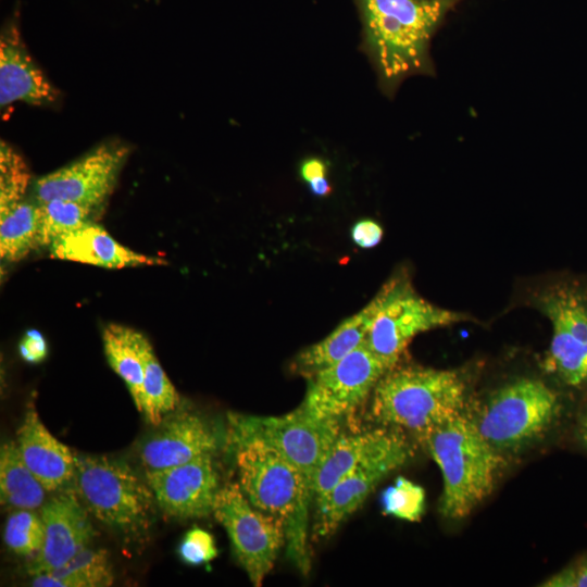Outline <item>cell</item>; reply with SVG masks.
Masks as SVG:
<instances>
[{
  "label": "cell",
  "instance_id": "cell-4",
  "mask_svg": "<svg viewBox=\"0 0 587 587\" xmlns=\"http://www.w3.org/2000/svg\"><path fill=\"white\" fill-rule=\"evenodd\" d=\"M465 400L466 383L459 372L396 365L375 386L370 416L380 426L407 429L420 438L439 423L462 413Z\"/></svg>",
  "mask_w": 587,
  "mask_h": 587
},
{
  "label": "cell",
  "instance_id": "cell-9",
  "mask_svg": "<svg viewBox=\"0 0 587 587\" xmlns=\"http://www.w3.org/2000/svg\"><path fill=\"white\" fill-rule=\"evenodd\" d=\"M212 514L226 530L234 555L251 584L260 587L286 546L284 525L255 508L238 483L218 489Z\"/></svg>",
  "mask_w": 587,
  "mask_h": 587
},
{
  "label": "cell",
  "instance_id": "cell-35",
  "mask_svg": "<svg viewBox=\"0 0 587 587\" xmlns=\"http://www.w3.org/2000/svg\"><path fill=\"white\" fill-rule=\"evenodd\" d=\"M326 163L315 158L305 160L300 167L301 177L307 183L314 178L326 176Z\"/></svg>",
  "mask_w": 587,
  "mask_h": 587
},
{
  "label": "cell",
  "instance_id": "cell-20",
  "mask_svg": "<svg viewBox=\"0 0 587 587\" xmlns=\"http://www.w3.org/2000/svg\"><path fill=\"white\" fill-rule=\"evenodd\" d=\"M49 250L55 259L105 268L166 264L160 258L141 254L123 246L92 221L55 239Z\"/></svg>",
  "mask_w": 587,
  "mask_h": 587
},
{
  "label": "cell",
  "instance_id": "cell-28",
  "mask_svg": "<svg viewBox=\"0 0 587 587\" xmlns=\"http://www.w3.org/2000/svg\"><path fill=\"white\" fill-rule=\"evenodd\" d=\"M35 510L17 509L7 519L3 539L13 553L21 557H35L45 540V525Z\"/></svg>",
  "mask_w": 587,
  "mask_h": 587
},
{
  "label": "cell",
  "instance_id": "cell-37",
  "mask_svg": "<svg viewBox=\"0 0 587 587\" xmlns=\"http://www.w3.org/2000/svg\"><path fill=\"white\" fill-rule=\"evenodd\" d=\"M580 435H582L583 441L587 446V413L585 414L583 423H582Z\"/></svg>",
  "mask_w": 587,
  "mask_h": 587
},
{
  "label": "cell",
  "instance_id": "cell-23",
  "mask_svg": "<svg viewBox=\"0 0 587 587\" xmlns=\"http://www.w3.org/2000/svg\"><path fill=\"white\" fill-rule=\"evenodd\" d=\"M107 360L125 382L139 412L143 410V363L137 346V330L111 323L102 332Z\"/></svg>",
  "mask_w": 587,
  "mask_h": 587
},
{
  "label": "cell",
  "instance_id": "cell-29",
  "mask_svg": "<svg viewBox=\"0 0 587 587\" xmlns=\"http://www.w3.org/2000/svg\"><path fill=\"white\" fill-rule=\"evenodd\" d=\"M30 173L23 158L7 142L0 145V214L25 199Z\"/></svg>",
  "mask_w": 587,
  "mask_h": 587
},
{
  "label": "cell",
  "instance_id": "cell-17",
  "mask_svg": "<svg viewBox=\"0 0 587 587\" xmlns=\"http://www.w3.org/2000/svg\"><path fill=\"white\" fill-rule=\"evenodd\" d=\"M16 442L26 465L48 492L73 483L75 452L46 428L33 403L16 432Z\"/></svg>",
  "mask_w": 587,
  "mask_h": 587
},
{
  "label": "cell",
  "instance_id": "cell-31",
  "mask_svg": "<svg viewBox=\"0 0 587 587\" xmlns=\"http://www.w3.org/2000/svg\"><path fill=\"white\" fill-rule=\"evenodd\" d=\"M178 553L186 564L202 565L217 557V548L209 532L195 526L184 536Z\"/></svg>",
  "mask_w": 587,
  "mask_h": 587
},
{
  "label": "cell",
  "instance_id": "cell-36",
  "mask_svg": "<svg viewBox=\"0 0 587 587\" xmlns=\"http://www.w3.org/2000/svg\"><path fill=\"white\" fill-rule=\"evenodd\" d=\"M308 184L311 191L319 197L328 196L332 191V186L326 176L314 178Z\"/></svg>",
  "mask_w": 587,
  "mask_h": 587
},
{
  "label": "cell",
  "instance_id": "cell-18",
  "mask_svg": "<svg viewBox=\"0 0 587 587\" xmlns=\"http://www.w3.org/2000/svg\"><path fill=\"white\" fill-rule=\"evenodd\" d=\"M60 91L34 62L16 28L2 33L0 39L1 108L22 101L33 105H50Z\"/></svg>",
  "mask_w": 587,
  "mask_h": 587
},
{
  "label": "cell",
  "instance_id": "cell-33",
  "mask_svg": "<svg viewBox=\"0 0 587 587\" xmlns=\"http://www.w3.org/2000/svg\"><path fill=\"white\" fill-rule=\"evenodd\" d=\"M351 238L359 247L371 249L380 242L383 228L373 220H361L352 226Z\"/></svg>",
  "mask_w": 587,
  "mask_h": 587
},
{
  "label": "cell",
  "instance_id": "cell-25",
  "mask_svg": "<svg viewBox=\"0 0 587 587\" xmlns=\"http://www.w3.org/2000/svg\"><path fill=\"white\" fill-rule=\"evenodd\" d=\"M137 346L143 363V410L146 420L158 426L177 410L179 395L166 376L148 338L137 332Z\"/></svg>",
  "mask_w": 587,
  "mask_h": 587
},
{
  "label": "cell",
  "instance_id": "cell-19",
  "mask_svg": "<svg viewBox=\"0 0 587 587\" xmlns=\"http://www.w3.org/2000/svg\"><path fill=\"white\" fill-rule=\"evenodd\" d=\"M390 287L389 278L360 311L344 320L325 338L301 350L292 362L294 371L309 377L337 363L363 345L389 295Z\"/></svg>",
  "mask_w": 587,
  "mask_h": 587
},
{
  "label": "cell",
  "instance_id": "cell-14",
  "mask_svg": "<svg viewBox=\"0 0 587 587\" xmlns=\"http://www.w3.org/2000/svg\"><path fill=\"white\" fill-rule=\"evenodd\" d=\"M158 508L175 519H199L212 513L220 486L213 454L173 467L145 471Z\"/></svg>",
  "mask_w": 587,
  "mask_h": 587
},
{
  "label": "cell",
  "instance_id": "cell-30",
  "mask_svg": "<svg viewBox=\"0 0 587 587\" xmlns=\"http://www.w3.org/2000/svg\"><path fill=\"white\" fill-rule=\"evenodd\" d=\"M425 490L410 479L399 476L380 497L383 512L409 521H419L425 511Z\"/></svg>",
  "mask_w": 587,
  "mask_h": 587
},
{
  "label": "cell",
  "instance_id": "cell-11",
  "mask_svg": "<svg viewBox=\"0 0 587 587\" xmlns=\"http://www.w3.org/2000/svg\"><path fill=\"white\" fill-rule=\"evenodd\" d=\"M388 370L364 342L337 363L307 377L308 388L300 405L320 417L344 421L371 399Z\"/></svg>",
  "mask_w": 587,
  "mask_h": 587
},
{
  "label": "cell",
  "instance_id": "cell-34",
  "mask_svg": "<svg viewBox=\"0 0 587 587\" xmlns=\"http://www.w3.org/2000/svg\"><path fill=\"white\" fill-rule=\"evenodd\" d=\"M20 352L22 358L27 362H40L47 355V344L45 338L35 329L27 330L20 344Z\"/></svg>",
  "mask_w": 587,
  "mask_h": 587
},
{
  "label": "cell",
  "instance_id": "cell-7",
  "mask_svg": "<svg viewBox=\"0 0 587 587\" xmlns=\"http://www.w3.org/2000/svg\"><path fill=\"white\" fill-rule=\"evenodd\" d=\"M341 423L314 415L299 405L277 416L228 413L226 433L262 440L277 450L299 471L313 495L316 473L341 434Z\"/></svg>",
  "mask_w": 587,
  "mask_h": 587
},
{
  "label": "cell",
  "instance_id": "cell-15",
  "mask_svg": "<svg viewBox=\"0 0 587 587\" xmlns=\"http://www.w3.org/2000/svg\"><path fill=\"white\" fill-rule=\"evenodd\" d=\"M45 525L41 549L28 565L32 576L60 567L89 546L95 536L89 512L74 488H64L39 509Z\"/></svg>",
  "mask_w": 587,
  "mask_h": 587
},
{
  "label": "cell",
  "instance_id": "cell-5",
  "mask_svg": "<svg viewBox=\"0 0 587 587\" xmlns=\"http://www.w3.org/2000/svg\"><path fill=\"white\" fill-rule=\"evenodd\" d=\"M74 489L88 512L126 542L141 541L155 515V498L128 463L75 452Z\"/></svg>",
  "mask_w": 587,
  "mask_h": 587
},
{
  "label": "cell",
  "instance_id": "cell-24",
  "mask_svg": "<svg viewBox=\"0 0 587 587\" xmlns=\"http://www.w3.org/2000/svg\"><path fill=\"white\" fill-rule=\"evenodd\" d=\"M114 580L109 553L86 547L66 563L33 576L36 587H108Z\"/></svg>",
  "mask_w": 587,
  "mask_h": 587
},
{
  "label": "cell",
  "instance_id": "cell-21",
  "mask_svg": "<svg viewBox=\"0 0 587 587\" xmlns=\"http://www.w3.org/2000/svg\"><path fill=\"white\" fill-rule=\"evenodd\" d=\"M390 427L346 434L341 432L325 455L315 476L313 501L315 505L366 455L385 439Z\"/></svg>",
  "mask_w": 587,
  "mask_h": 587
},
{
  "label": "cell",
  "instance_id": "cell-3",
  "mask_svg": "<svg viewBox=\"0 0 587 587\" xmlns=\"http://www.w3.org/2000/svg\"><path fill=\"white\" fill-rule=\"evenodd\" d=\"M442 476L440 513L467 516L494 489L503 458L464 412L434 426L420 438Z\"/></svg>",
  "mask_w": 587,
  "mask_h": 587
},
{
  "label": "cell",
  "instance_id": "cell-10",
  "mask_svg": "<svg viewBox=\"0 0 587 587\" xmlns=\"http://www.w3.org/2000/svg\"><path fill=\"white\" fill-rule=\"evenodd\" d=\"M389 295L365 339L369 349L390 370L419 334L470 321V316L440 308L420 296L407 275L390 278Z\"/></svg>",
  "mask_w": 587,
  "mask_h": 587
},
{
  "label": "cell",
  "instance_id": "cell-22",
  "mask_svg": "<svg viewBox=\"0 0 587 587\" xmlns=\"http://www.w3.org/2000/svg\"><path fill=\"white\" fill-rule=\"evenodd\" d=\"M47 492L23 460L17 442H3L0 450L1 503L15 510H37L46 502Z\"/></svg>",
  "mask_w": 587,
  "mask_h": 587
},
{
  "label": "cell",
  "instance_id": "cell-8",
  "mask_svg": "<svg viewBox=\"0 0 587 587\" xmlns=\"http://www.w3.org/2000/svg\"><path fill=\"white\" fill-rule=\"evenodd\" d=\"M532 303L552 326L545 370L567 386L587 385V288L557 283L538 290Z\"/></svg>",
  "mask_w": 587,
  "mask_h": 587
},
{
  "label": "cell",
  "instance_id": "cell-2",
  "mask_svg": "<svg viewBox=\"0 0 587 587\" xmlns=\"http://www.w3.org/2000/svg\"><path fill=\"white\" fill-rule=\"evenodd\" d=\"M450 0H360L367 49L387 86L426 72L429 42Z\"/></svg>",
  "mask_w": 587,
  "mask_h": 587
},
{
  "label": "cell",
  "instance_id": "cell-16",
  "mask_svg": "<svg viewBox=\"0 0 587 587\" xmlns=\"http://www.w3.org/2000/svg\"><path fill=\"white\" fill-rule=\"evenodd\" d=\"M217 448V435L203 417L175 410L143 441L139 459L145 471L164 470L213 454Z\"/></svg>",
  "mask_w": 587,
  "mask_h": 587
},
{
  "label": "cell",
  "instance_id": "cell-13",
  "mask_svg": "<svg viewBox=\"0 0 587 587\" xmlns=\"http://www.w3.org/2000/svg\"><path fill=\"white\" fill-rule=\"evenodd\" d=\"M122 142H104L73 162L38 177L33 184L38 203L61 199L91 208L100 207L113 191L128 158Z\"/></svg>",
  "mask_w": 587,
  "mask_h": 587
},
{
  "label": "cell",
  "instance_id": "cell-12",
  "mask_svg": "<svg viewBox=\"0 0 587 587\" xmlns=\"http://www.w3.org/2000/svg\"><path fill=\"white\" fill-rule=\"evenodd\" d=\"M413 454L403 430L390 427L385 439L317 503L312 537L332 536L389 473Z\"/></svg>",
  "mask_w": 587,
  "mask_h": 587
},
{
  "label": "cell",
  "instance_id": "cell-32",
  "mask_svg": "<svg viewBox=\"0 0 587 587\" xmlns=\"http://www.w3.org/2000/svg\"><path fill=\"white\" fill-rule=\"evenodd\" d=\"M545 587H587V558L579 559L547 578Z\"/></svg>",
  "mask_w": 587,
  "mask_h": 587
},
{
  "label": "cell",
  "instance_id": "cell-6",
  "mask_svg": "<svg viewBox=\"0 0 587 587\" xmlns=\"http://www.w3.org/2000/svg\"><path fill=\"white\" fill-rule=\"evenodd\" d=\"M559 411L557 394L544 382L520 378L491 392L471 420L486 441L501 452L537 439Z\"/></svg>",
  "mask_w": 587,
  "mask_h": 587
},
{
  "label": "cell",
  "instance_id": "cell-27",
  "mask_svg": "<svg viewBox=\"0 0 587 587\" xmlns=\"http://www.w3.org/2000/svg\"><path fill=\"white\" fill-rule=\"evenodd\" d=\"M95 208L68 200L39 203L38 247H49L55 239L91 222Z\"/></svg>",
  "mask_w": 587,
  "mask_h": 587
},
{
  "label": "cell",
  "instance_id": "cell-1",
  "mask_svg": "<svg viewBox=\"0 0 587 587\" xmlns=\"http://www.w3.org/2000/svg\"><path fill=\"white\" fill-rule=\"evenodd\" d=\"M238 485L259 510L285 527L286 555L302 573L311 567L309 510L313 495L299 471L262 440L226 433Z\"/></svg>",
  "mask_w": 587,
  "mask_h": 587
},
{
  "label": "cell",
  "instance_id": "cell-26",
  "mask_svg": "<svg viewBox=\"0 0 587 587\" xmlns=\"http://www.w3.org/2000/svg\"><path fill=\"white\" fill-rule=\"evenodd\" d=\"M39 203L24 199L0 214V257L18 262L38 248Z\"/></svg>",
  "mask_w": 587,
  "mask_h": 587
}]
</instances>
